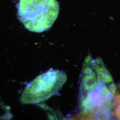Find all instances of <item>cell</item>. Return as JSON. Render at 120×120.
Listing matches in <instances>:
<instances>
[{
	"mask_svg": "<svg viewBox=\"0 0 120 120\" xmlns=\"http://www.w3.org/2000/svg\"><path fill=\"white\" fill-rule=\"evenodd\" d=\"M116 85L100 57L85 58L81 76L79 107L84 119L109 120L112 117Z\"/></svg>",
	"mask_w": 120,
	"mask_h": 120,
	"instance_id": "obj_1",
	"label": "cell"
},
{
	"mask_svg": "<svg viewBox=\"0 0 120 120\" xmlns=\"http://www.w3.org/2000/svg\"><path fill=\"white\" fill-rule=\"evenodd\" d=\"M18 17L26 29L41 33L49 30L59 13L57 0H17Z\"/></svg>",
	"mask_w": 120,
	"mask_h": 120,
	"instance_id": "obj_2",
	"label": "cell"
},
{
	"mask_svg": "<svg viewBox=\"0 0 120 120\" xmlns=\"http://www.w3.org/2000/svg\"><path fill=\"white\" fill-rule=\"evenodd\" d=\"M67 81L65 72L51 68L28 84L21 97L23 104H37L56 94Z\"/></svg>",
	"mask_w": 120,
	"mask_h": 120,
	"instance_id": "obj_3",
	"label": "cell"
},
{
	"mask_svg": "<svg viewBox=\"0 0 120 120\" xmlns=\"http://www.w3.org/2000/svg\"><path fill=\"white\" fill-rule=\"evenodd\" d=\"M111 114L112 118L120 120V82L116 85L112 102Z\"/></svg>",
	"mask_w": 120,
	"mask_h": 120,
	"instance_id": "obj_4",
	"label": "cell"
}]
</instances>
